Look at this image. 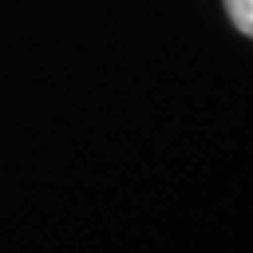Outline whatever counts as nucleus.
Returning <instances> with one entry per match:
<instances>
[{
	"label": "nucleus",
	"instance_id": "nucleus-1",
	"mask_svg": "<svg viewBox=\"0 0 253 253\" xmlns=\"http://www.w3.org/2000/svg\"><path fill=\"white\" fill-rule=\"evenodd\" d=\"M228 17L242 34L253 37V0H225Z\"/></svg>",
	"mask_w": 253,
	"mask_h": 253
}]
</instances>
